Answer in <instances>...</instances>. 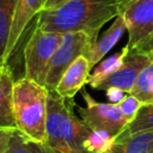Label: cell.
Listing matches in <instances>:
<instances>
[{"label":"cell","mask_w":153,"mask_h":153,"mask_svg":"<svg viewBox=\"0 0 153 153\" xmlns=\"http://www.w3.org/2000/svg\"><path fill=\"white\" fill-rule=\"evenodd\" d=\"M118 14V0H67L53 10L41 11L36 26L57 33L82 31L92 43L99 36L103 25Z\"/></svg>","instance_id":"6da1fadb"},{"label":"cell","mask_w":153,"mask_h":153,"mask_svg":"<svg viewBox=\"0 0 153 153\" xmlns=\"http://www.w3.org/2000/svg\"><path fill=\"white\" fill-rule=\"evenodd\" d=\"M75 106L73 99L48 90L44 143L53 153H87L84 141L92 130L76 117Z\"/></svg>","instance_id":"7a4b0ae2"},{"label":"cell","mask_w":153,"mask_h":153,"mask_svg":"<svg viewBox=\"0 0 153 153\" xmlns=\"http://www.w3.org/2000/svg\"><path fill=\"white\" fill-rule=\"evenodd\" d=\"M47 100L45 86L25 76L14 80L12 106L17 130L42 143L45 142Z\"/></svg>","instance_id":"3957f363"},{"label":"cell","mask_w":153,"mask_h":153,"mask_svg":"<svg viewBox=\"0 0 153 153\" xmlns=\"http://www.w3.org/2000/svg\"><path fill=\"white\" fill-rule=\"evenodd\" d=\"M62 41V33L35 26L24 49V76L44 86L50 59Z\"/></svg>","instance_id":"277c9868"},{"label":"cell","mask_w":153,"mask_h":153,"mask_svg":"<svg viewBox=\"0 0 153 153\" xmlns=\"http://www.w3.org/2000/svg\"><path fill=\"white\" fill-rule=\"evenodd\" d=\"M81 93L86 106L81 108L76 105L75 108L81 121L91 130H104L110 135L116 136L129 124L118 105L97 102L86 90H82Z\"/></svg>","instance_id":"5b68a950"},{"label":"cell","mask_w":153,"mask_h":153,"mask_svg":"<svg viewBox=\"0 0 153 153\" xmlns=\"http://www.w3.org/2000/svg\"><path fill=\"white\" fill-rule=\"evenodd\" d=\"M88 43H91V38L82 31L62 33V41L54 51L48 66L44 82V86L48 90H55L66 69L74 62V60L84 54Z\"/></svg>","instance_id":"8992f818"},{"label":"cell","mask_w":153,"mask_h":153,"mask_svg":"<svg viewBox=\"0 0 153 153\" xmlns=\"http://www.w3.org/2000/svg\"><path fill=\"white\" fill-rule=\"evenodd\" d=\"M120 14L127 26L129 49L137 48L153 33V0H131Z\"/></svg>","instance_id":"52a82bcc"},{"label":"cell","mask_w":153,"mask_h":153,"mask_svg":"<svg viewBox=\"0 0 153 153\" xmlns=\"http://www.w3.org/2000/svg\"><path fill=\"white\" fill-rule=\"evenodd\" d=\"M152 60L153 55L147 51L140 49H129L123 59L121 67L111 75H109L103 82H100L96 90L105 91L109 87H117L126 93H129L140 72Z\"/></svg>","instance_id":"ba28073f"},{"label":"cell","mask_w":153,"mask_h":153,"mask_svg":"<svg viewBox=\"0 0 153 153\" xmlns=\"http://www.w3.org/2000/svg\"><path fill=\"white\" fill-rule=\"evenodd\" d=\"M43 1L44 0H17L14 18L11 26L10 37L5 53L6 62L14 53L20 41V37L24 33L27 25L30 24V22L33 19V17H37V14L42 11Z\"/></svg>","instance_id":"9c48e42d"},{"label":"cell","mask_w":153,"mask_h":153,"mask_svg":"<svg viewBox=\"0 0 153 153\" xmlns=\"http://www.w3.org/2000/svg\"><path fill=\"white\" fill-rule=\"evenodd\" d=\"M126 30L127 26L124 19L121 14H118L111 24V26L102 36H98L94 42L87 44L82 55L87 59L92 68L100 60H103V57L116 45V43L122 38Z\"/></svg>","instance_id":"30bf717a"},{"label":"cell","mask_w":153,"mask_h":153,"mask_svg":"<svg viewBox=\"0 0 153 153\" xmlns=\"http://www.w3.org/2000/svg\"><path fill=\"white\" fill-rule=\"evenodd\" d=\"M91 69L92 67L87 59L84 55H80L66 69L60 81L57 82L55 91L63 98L73 99L74 96L80 90H82L85 84H87Z\"/></svg>","instance_id":"8fae6325"},{"label":"cell","mask_w":153,"mask_h":153,"mask_svg":"<svg viewBox=\"0 0 153 153\" xmlns=\"http://www.w3.org/2000/svg\"><path fill=\"white\" fill-rule=\"evenodd\" d=\"M13 84V74L6 65L0 74V129H17L12 106Z\"/></svg>","instance_id":"7c38bea8"},{"label":"cell","mask_w":153,"mask_h":153,"mask_svg":"<svg viewBox=\"0 0 153 153\" xmlns=\"http://www.w3.org/2000/svg\"><path fill=\"white\" fill-rule=\"evenodd\" d=\"M110 153H153V130L137 131L114 140Z\"/></svg>","instance_id":"4fadbf2b"},{"label":"cell","mask_w":153,"mask_h":153,"mask_svg":"<svg viewBox=\"0 0 153 153\" xmlns=\"http://www.w3.org/2000/svg\"><path fill=\"white\" fill-rule=\"evenodd\" d=\"M128 51H129V48L126 45L121 50H118V51L111 54L110 56H108L106 59L100 60L93 67V72L90 74L87 84L92 88L96 90L100 82H103L109 75H111L115 71H117L121 67V65L123 62V59H124V56L127 55Z\"/></svg>","instance_id":"5bb4252c"},{"label":"cell","mask_w":153,"mask_h":153,"mask_svg":"<svg viewBox=\"0 0 153 153\" xmlns=\"http://www.w3.org/2000/svg\"><path fill=\"white\" fill-rule=\"evenodd\" d=\"M17 0H0V67L7 65L5 53L14 18Z\"/></svg>","instance_id":"9a60e30c"},{"label":"cell","mask_w":153,"mask_h":153,"mask_svg":"<svg viewBox=\"0 0 153 153\" xmlns=\"http://www.w3.org/2000/svg\"><path fill=\"white\" fill-rule=\"evenodd\" d=\"M129 93L143 105H153V60L140 72Z\"/></svg>","instance_id":"2e32d148"},{"label":"cell","mask_w":153,"mask_h":153,"mask_svg":"<svg viewBox=\"0 0 153 153\" xmlns=\"http://www.w3.org/2000/svg\"><path fill=\"white\" fill-rule=\"evenodd\" d=\"M4 153H53V152L45 146V143L31 140L16 129Z\"/></svg>","instance_id":"e0dca14e"},{"label":"cell","mask_w":153,"mask_h":153,"mask_svg":"<svg viewBox=\"0 0 153 153\" xmlns=\"http://www.w3.org/2000/svg\"><path fill=\"white\" fill-rule=\"evenodd\" d=\"M145 130H153V105H143L136 117L115 137H124L127 135Z\"/></svg>","instance_id":"ac0fdd59"},{"label":"cell","mask_w":153,"mask_h":153,"mask_svg":"<svg viewBox=\"0 0 153 153\" xmlns=\"http://www.w3.org/2000/svg\"><path fill=\"white\" fill-rule=\"evenodd\" d=\"M115 136L104 130H92L84 141L87 153H108L114 143Z\"/></svg>","instance_id":"d6986e66"},{"label":"cell","mask_w":153,"mask_h":153,"mask_svg":"<svg viewBox=\"0 0 153 153\" xmlns=\"http://www.w3.org/2000/svg\"><path fill=\"white\" fill-rule=\"evenodd\" d=\"M123 116L127 118V121L130 123L137 115V112L140 111V109L143 106V104L133 94L127 93V96L124 97V99L118 104Z\"/></svg>","instance_id":"ffe728a7"},{"label":"cell","mask_w":153,"mask_h":153,"mask_svg":"<svg viewBox=\"0 0 153 153\" xmlns=\"http://www.w3.org/2000/svg\"><path fill=\"white\" fill-rule=\"evenodd\" d=\"M105 93H106V97H108L109 102L111 104H116V105H118L124 99V97L127 96L124 91H122L117 87H109V88L105 90Z\"/></svg>","instance_id":"44dd1931"},{"label":"cell","mask_w":153,"mask_h":153,"mask_svg":"<svg viewBox=\"0 0 153 153\" xmlns=\"http://www.w3.org/2000/svg\"><path fill=\"white\" fill-rule=\"evenodd\" d=\"M16 129H0V153H4Z\"/></svg>","instance_id":"7402d4cb"},{"label":"cell","mask_w":153,"mask_h":153,"mask_svg":"<svg viewBox=\"0 0 153 153\" xmlns=\"http://www.w3.org/2000/svg\"><path fill=\"white\" fill-rule=\"evenodd\" d=\"M135 49H140V50L147 51V53H149V54L153 55V33L145 42H142L137 48H135Z\"/></svg>","instance_id":"603a6c76"},{"label":"cell","mask_w":153,"mask_h":153,"mask_svg":"<svg viewBox=\"0 0 153 153\" xmlns=\"http://www.w3.org/2000/svg\"><path fill=\"white\" fill-rule=\"evenodd\" d=\"M65 1L67 0H44L43 1V7H42V11H45V10H53L57 6H60L61 4H63Z\"/></svg>","instance_id":"cb8c5ba5"},{"label":"cell","mask_w":153,"mask_h":153,"mask_svg":"<svg viewBox=\"0 0 153 153\" xmlns=\"http://www.w3.org/2000/svg\"><path fill=\"white\" fill-rule=\"evenodd\" d=\"M131 0H118V5H120V12H121V10L128 4V2H130Z\"/></svg>","instance_id":"d4e9b609"},{"label":"cell","mask_w":153,"mask_h":153,"mask_svg":"<svg viewBox=\"0 0 153 153\" xmlns=\"http://www.w3.org/2000/svg\"><path fill=\"white\" fill-rule=\"evenodd\" d=\"M2 68H4V67H0V74H1V71H2Z\"/></svg>","instance_id":"484cf974"},{"label":"cell","mask_w":153,"mask_h":153,"mask_svg":"<svg viewBox=\"0 0 153 153\" xmlns=\"http://www.w3.org/2000/svg\"><path fill=\"white\" fill-rule=\"evenodd\" d=\"M108 153H110V152H108Z\"/></svg>","instance_id":"4316f807"}]
</instances>
